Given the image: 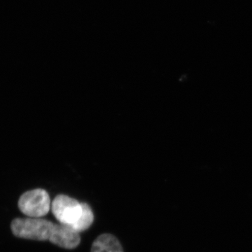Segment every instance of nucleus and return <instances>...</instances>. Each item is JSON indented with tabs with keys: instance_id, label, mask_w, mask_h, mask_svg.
Listing matches in <instances>:
<instances>
[{
	"instance_id": "obj_1",
	"label": "nucleus",
	"mask_w": 252,
	"mask_h": 252,
	"mask_svg": "<svg viewBox=\"0 0 252 252\" xmlns=\"http://www.w3.org/2000/svg\"><path fill=\"white\" fill-rule=\"evenodd\" d=\"M11 231L17 238L49 241L60 248L74 250L80 245L79 233L70 227L41 218H17L12 220Z\"/></svg>"
},
{
	"instance_id": "obj_2",
	"label": "nucleus",
	"mask_w": 252,
	"mask_h": 252,
	"mask_svg": "<svg viewBox=\"0 0 252 252\" xmlns=\"http://www.w3.org/2000/svg\"><path fill=\"white\" fill-rule=\"evenodd\" d=\"M53 215L61 224L73 228L83 215V203L68 195H58L51 203Z\"/></svg>"
},
{
	"instance_id": "obj_3",
	"label": "nucleus",
	"mask_w": 252,
	"mask_h": 252,
	"mask_svg": "<svg viewBox=\"0 0 252 252\" xmlns=\"http://www.w3.org/2000/svg\"><path fill=\"white\" fill-rule=\"evenodd\" d=\"M18 207L21 212L31 218H41L51 210V199L44 189L29 190L21 195L18 200Z\"/></svg>"
},
{
	"instance_id": "obj_4",
	"label": "nucleus",
	"mask_w": 252,
	"mask_h": 252,
	"mask_svg": "<svg viewBox=\"0 0 252 252\" xmlns=\"http://www.w3.org/2000/svg\"><path fill=\"white\" fill-rule=\"evenodd\" d=\"M91 252H124L122 244L114 235L104 233L94 240Z\"/></svg>"
},
{
	"instance_id": "obj_5",
	"label": "nucleus",
	"mask_w": 252,
	"mask_h": 252,
	"mask_svg": "<svg viewBox=\"0 0 252 252\" xmlns=\"http://www.w3.org/2000/svg\"><path fill=\"white\" fill-rule=\"evenodd\" d=\"M83 215L79 222L73 227L72 229L78 233L89 229L94 221V215L89 204L83 203Z\"/></svg>"
}]
</instances>
